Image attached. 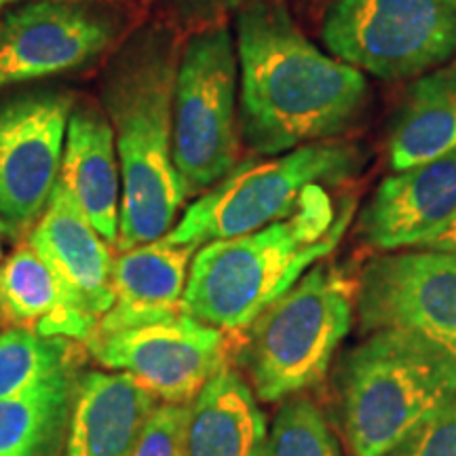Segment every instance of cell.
<instances>
[{"label":"cell","mask_w":456,"mask_h":456,"mask_svg":"<svg viewBox=\"0 0 456 456\" xmlns=\"http://www.w3.org/2000/svg\"><path fill=\"white\" fill-rule=\"evenodd\" d=\"M235 30L239 129L252 151L283 155L338 138L355 121L366 77L313 45L281 0H245Z\"/></svg>","instance_id":"1"},{"label":"cell","mask_w":456,"mask_h":456,"mask_svg":"<svg viewBox=\"0 0 456 456\" xmlns=\"http://www.w3.org/2000/svg\"><path fill=\"white\" fill-rule=\"evenodd\" d=\"M174 34L146 24L125 37L102 72L100 102L121 165V216L114 249L163 239L188 199L174 165Z\"/></svg>","instance_id":"2"},{"label":"cell","mask_w":456,"mask_h":456,"mask_svg":"<svg viewBox=\"0 0 456 456\" xmlns=\"http://www.w3.org/2000/svg\"><path fill=\"white\" fill-rule=\"evenodd\" d=\"M323 184L311 186L288 218L197 249L182 311L226 334H243L262 311L288 292L338 245L353 218Z\"/></svg>","instance_id":"3"},{"label":"cell","mask_w":456,"mask_h":456,"mask_svg":"<svg viewBox=\"0 0 456 456\" xmlns=\"http://www.w3.org/2000/svg\"><path fill=\"white\" fill-rule=\"evenodd\" d=\"M454 399L456 368L442 353L402 332H368L338 374L349 456H385Z\"/></svg>","instance_id":"4"},{"label":"cell","mask_w":456,"mask_h":456,"mask_svg":"<svg viewBox=\"0 0 456 456\" xmlns=\"http://www.w3.org/2000/svg\"><path fill=\"white\" fill-rule=\"evenodd\" d=\"M355 283L336 265H317L245 330L241 363L254 395L281 402L315 387L349 334Z\"/></svg>","instance_id":"5"},{"label":"cell","mask_w":456,"mask_h":456,"mask_svg":"<svg viewBox=\"0 0 456 456\" xmlns=\"http://www.w3.org/2000/svg\"><path fill=\"white\" fill-rule=\"evenodd\" d=\"M363 151L346 140H323L237 165L203 192L171 231L169 241L201 245L249 235L288 218L315 184H338L362 169Z\"/></svg>","instance_id":"6"},{"label":"cell","mask_w":456,"mask_h":456,"mask_svg":"<svg viewBox=\"0 0 456 456\" xmlns=\"http://www.w3.org/2000/svg\"><path fill=\"white\" fill-rule=\"evenodd\" d=\"M239 61L224 24L203 28L180 51L174 87V165L188 197L203 195L237 167Z\"/></svg>","instance_id":"7"},{"label":"cell","mask_w":456,"mask_h":456,"mask_svg":"<svg viewBox=\"0 0 456 456\" xmlns=\"http://www.w3.org/2000/svg\"><path fill=\"white\" fill-rule=\"evenodd\" d=\"M322 37L340 61L387 81L456 57V0H336Z\"/></svg>","instance_id":"8"},{"label":"cell","mask_w":456,"mask_h":456,"mask_svg":"<svg viewBox=\"0 0 456 456\" xmlns=\"http://www.w3.org/2000/svg\"><path fill=\"white\" fill-rule=\"evenodd\" d=\"M123 17L95 0H28L0 11V91L78 72L118 43Z\"/></svg>","instance_id":"9"},{"label":"cell","mask_w":456,"mask_h":456,"mask_svg":"<svg viewBox=\"0 0 456 456\" xmlns=\"http://www.w3.org/2000/svg\"><path fill=\"white\" fill-rule=\"evenodd\" d=\"M363 332L391 330L427 342L456 368V256L437 249L376 256L355 285Z\"/></svg>","instance_id":"10"},{"label":"cell","mask_w":456,"mask_h":456,"mask_svg":"<svg viewBox=\"0 0 456 456\" xmlns=\"http://www.w3.org/2000/svg\"><path fill=\"white\" fill-rule=\"evenodd\" d=\"M74 95L26 87L0 95V218L28 235L60 180Z\"/></svg>","instance_id":"11"},{"label":"cell","mask_w":456,"mask_h":456,"mask_svg":"<svg viewBox=\"0 0 456 456\" xmlns=\"http://www.w3.org/2000/svg\"><path fill=\"white\" fill-rule=\"evenodd\" d=\"M228 336L182 311L146 326L91 336L85 346L95 362L129 374L157 402L186 406L228 368Z\"/></svg>","instance_id":"12"},{"label":"cell","mask_w":456,"mask_h":456,"mask_svg":"<svg viewBox=\"0 0 456 456\" xmlns=\"http://www.w3.org/2000/svg\"><path fill=\"white\" fill-rule=\"evenodd\" d=\"M28 241L53 271L66 305L98 328L112 306V249L60 182Z\"/></svg>","instance_id":"13"},{"label":"cell","mask_w":456,"mask_h":456,"mask_svg":"<svg viewBox=\"0 0 456 456\" xmlns=\"http://www.w3.org/2000/svg\"><path fill=\"white\" fill-rule=\"evenodd\" d=\"M456 218V151L380 182L362 218L363 241L383 252L419 248Z\"/></svg>","instance_id":"14"},{"label":"cell","mask_w":456,"mask_h":456,"mask_svg":"<svg viewBox=\"0 0 456 456\" xmlns=\"http://www.w3.org/2000/svg\"><path fill=\"white\" fill-rule=\"evenodd\" d=\"M197 249L199 245L174 243L163 237L118 252L112 258V306L91 336L123 332L182 313L188 271Z\"/></svg>","instance_id":"15"},{"label":"cell","mask_w":456,"mask_h":456,"mask_svg":"<svg viewBox=\"0 0 456 456\" xmlns=\"http://www.w3.org/2000/svg\"><path fill=\"white\" fill-rule=\"evenodd\" d=\"M60 184L70 192L100 237L114 248L121 216V165L104 108L74 102L68 118Z\"/></svg>","instance_id":"16"},{"label":"cell","mask_w":456,"mask_h":456,"mask_svg":"<svg viewBox=\"0 0 456 456\" xmlns=\"http://www.w3.org/2000/svg\"><path fill=\"white\" fill-rule=\"evenodd\" d=\"M157 399L123 372L78 379L61 456H131Z\"/></svg>","instance_id":"17"},{"label":"cell","mask_w":456,"mask_h":456,"mask_svg":"<svg viewBox=\"0 0 456 456\" xmlns=\"http://www.w3.org/2000/svg\"><path fill=\"white\" fill-rule=\"evenodd\" d=\"M266 433L252 387L224 368L186 406L184 456H262Z\"/></svg>","instance_id":"18"},{"label":"cell","mask_w":456,"mask_h":456,"mask_svg":"<svg viewBox=\"0 0 456 456\" xmlns=\"http://www.w3.org/2000/svg\"><path fill=\"white\" fill-rule=\"evenodd\" d=\"M0 319L68 340L85 342L95 332V323L66 305L53 271L28 239L0 262Z\"/></svg>","instance_id":"19"},{"label":"cell","mask_w":456,"mask_h":456,"mask_svg":"<svg viewBox=\"0 0 456 456\" xmlns=\"http://www.w3.org/2000/svg\"><path fill=\"white\" fill-rule=\"evenodd\" d=\"M456 151V57L410 85L393 118L389 163L403 171Z\"/></svg>","instance_id":"20"},{"label":"cell","mask_w":456,"mask_h":456,"mask_svg":"<svg viewBox=\"0 0 456 456\" xmlns=\"http://www.w3.org/2000/svg\"><path fill=\"white\" fill-rule=\"evenodd\" d=\"M77 383L66 370L21 395L0 399V456H55L66 440Z\"/></svg>","instance_id":"21"},{"label":"cell","mask_w":456,"mask_h":456,"mask_svg":"<svg viewBox=\"0 0 456 456\" xmlns=\"http://www.w3.org/2000/svg\"><path fill=\"white\" fill-rule=\"evenodd\" d=\"M77 349L72 340L43 336L30 328L0 332V399L21 395L51 376L72 370Z\"/></svg>","instance_id":"22"},{"label":"cell","mask_w":456,"mask_h":456,"mask_svg":"<svg viewBox=\"0 0 456 456\" xmlns=\"http://www.w3.org/2000/svg\"><path fill=\"white\" fill-rule=\"evenodd\" d=\"M262 456H340V450L317 403L298 393L277 408Z\"/></svg>","instance_id":"23"},{"label":"cell","mask_w":456,"mask_h":456,"mask_svg":"<svg viewBox=\"0 0 456 456\" xmlns=\"http://www.w3.org/2000/svg\"><path fill=\"white\" fill-rule=\"evenodd\" d=\"M186 406L180 403L157 406L146 420L131 456H184Z\"/></svg>","instance_id":"24"},{"label":"cell","mask_w":456,"mask_h":456,"mask_svg":"<svg viewBox=\"0 0 456 456\" xmlns=\"http://www.w3.org/2000/svg\"><path fill=\"white\" fill-rule=\"evenodd\" d=\"M385 456H456V399Z\"/></svg>","instance_id":"25"},{"label":"cell","mask_w":456,"mask_h":456,"mask_svg":"<svg viewBox=\"0 0 456 456\" xmlns=\"http://www.w3.org/2000/svg\"><path fill=\"white\" fill-rule=\"evenodd\" d=\"M419 248L423 249H437V252H448L456 256V218L444 228L442 232L427 239L425 243H420Z\"/></svg>","instance_id":"26"},{"label":"cell","mask_w":456,"mask_h":456,"mask_svg":"<svg viewBox=\"0 0 456 456\" xmlns=\"http://www.w3.org/2000/svg\"><path fill=\"white\" fill-rule=\"evenodd\" d=\"M184 3L203 13H222V11L239 9L245 0H184Z\"/></svg>","instance_id":"27"},{"label":"cell","mask_w":456,"mask_h":456,"mask_svg":"<svg viewBox=\"0 0 456 456\" xmlns=\"http://www.w3.org/2000/svg\"><path fill=\"white\" fill-rule=\"evenodd\" d=\"M11 237H15L13 228H11L7 222L0 218V262H3V256H4V245H7Z\"/></svg>","instance_id":"28"},{"label":"cell","mask_w":456,"mask_h":456,"mask_svg":"<svg viewBox=\"0 0 456 456\" xmlns=\"http://www.w3.org/2000/svg\"><path fill=\"white\" fill-rule=\"evenodd\" d=\"M17 3H24V0H0V11L7 9V7H13Z\"/></svg>","instance_id":"29"},{"label":"cell","mask_w":456,"mask_h":456,"mask_svg":"<svg viewBox=\"0 0 456 456\" xmlns=\"http://www.w3.org/2000/svg\"><path fill=\"white\" fill-rule=\"evenodd\" d=\"M0 326H3V319H0Z\"/></svg>","instance_id":"30"}]
</instances>
